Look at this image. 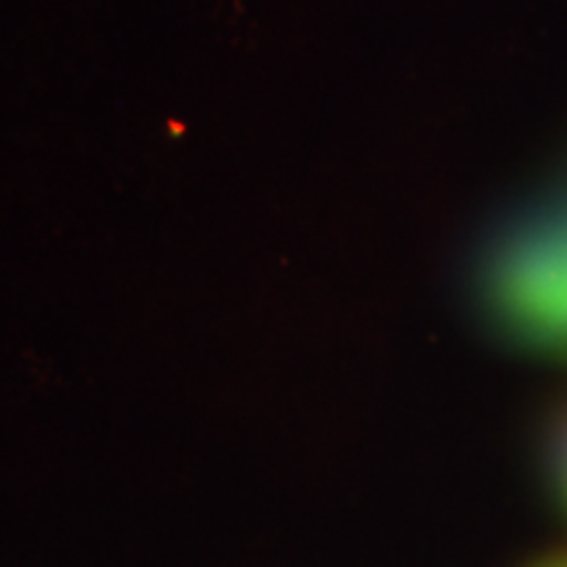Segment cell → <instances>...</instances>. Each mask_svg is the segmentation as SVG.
<instances>
[{"label": "cell", "instance_id": "obj_2", "mask_svg": "<svg viewBox=\"0 0 567 567\" xmlns=\"http://www.w3.org/2000/svg\"><path fill=\"white\" fill-rule=\"evenodd\" d=\"M538 567H567V555H557V557L544 559V563Z\"/></svg>", "mask_w": 567, "mask_h": 567}, {"label": "cell", "instance_id": "obj_1", "mask_svg": "<svg viewBox=\"0 0 567 567\" xmlns=\"http://www.w3.org/2000/svg\"><path fill=\"white\" fill-rule=\"evenodd\" d=\"M559 481H563V492L567 499V429H565L563 444H559Z\"/></svg>", "mask_w": 567, "mask_h": 567}]
</instances>
